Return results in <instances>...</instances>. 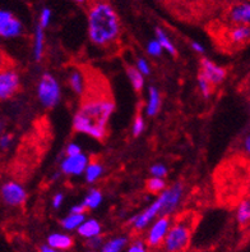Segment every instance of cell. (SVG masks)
<instances>
[{
	"instance_id": "obj_38",
	"label": "cell",
	"mask_w": 250,
	"mask_h": 252,
	"mask_svg": "<svg viewBox=\"0 0 250 252\" xmlns=\"http://www.w3.org/2000/svg\"><path fill=\"white\" fill-rule=\"evenodd\" d=\"M64 201V195L63 193H56V195L53 197V208L59 209L61 206Z\"/></svg>"
},
{
	"instance_id": "obj_37",
	"label": "cell",
	"mask_w": 250,
	"mask_h": 252,
	"mask_svg": "<svg viewBox=\"0 0 250 252\" xmlns=\"http://www.w3.org/2000/svg\"><path fill=\"white\" fill-rule=\"evenodd\" d=\"M12 144V136L9 134H3V136H0V147L1 149H8Z\"/></svg>"
},
{
	"instance_id": "obj_5",
	"label": "cell",
	"mask_w": 250,
	"mask_h": 252,
	"mask_svg": "<svg viewBox=\"0 0 250 252\" xmlns=\"http://www.w3.org/2000/svg\"><path fill=\"white\" fill-rule=\"evenodd\" d=\"M184 195L183 183L176 182L171 185L170 187H166L165 191L160 193L159 198L161 209H160V217H170L180 205Z\"/></svg>"
},
{
	"instance_id": "obj_14",
	"label": "cell",
	"mask_w": 250,
	"mask_h": 252,
	"mask_svg": "<svg viewBox=\"0 0 250 252\" xmlns=\"http://www.w3.org/2000/svg\"><path fill=\"white\" fill-rule=\"evenodd\" d=\"M23 31V26L21 21L12 17L6 22L0 26V37L3 38H14L18 37Z\"/></svg>"
},
{
	"instance_id": "obj_7",
	"label": "cell",
	"mask_w": 250,
	"mask_h": 252,
	"mask_svg": "<svg viewBox=\"0 0 250 252\" xmlns=\"http://www.w3.org/2000/svg\"><path fill=\"white\" fill-rule=\"evenodd\" d=\"M170 217H157V220L153 221L146 237V242L149 247H159L165 240L166 234L171 227Z\"/></svg>"
},
{
	"instance_id": "obj_32",
	"label": "cell",
	"mask_w": 250,
	"mask_h": 252,
	"mask_svg": "<svg viewBox=\"0 0 250 252\" xmlns=\"http://www.w3.org/2000/svg\"><path fill=\"white\" fill-rule=\"evenodd\" d=\"M162 51L164 50H162L161 45L159 44V41L156 38L155 40H151L148 45H147V53L149 55H152V57H161Z\"/></svg>"
},
{
	"instance_id": "obj_17",
	"label": "cell",
	"mask_w": 250,
	"mask_h": 252,
	"mask_svg": "<svg viewBox=\"0 0 250 252\" xmlns=\"http://www.w3.org/2000/svg\"><path fill=\"white\" fill-rule=\"evenodd\" d=\"M227 36L230 42H232V44H245L250 37L249 26H235V27L230 30Z\"/></svg>"
},
{
	"instance_id": "obj_20",
	"label": "cell",
	"mask_w": 250,
	"mask_h": 252,
	"mask_svg": "<svg viewBox=\"0 0 250 252\" xmlns=\"http://www.w3.org/2000/svg\"><path fill=\"white\" fill-rule=\"evenodd\" d=\"M127 237H115V238H111L108 242H105L101 249H100V252H121L124 247L127 246Z\"/></svg>"
},
{
	"instance_id": "obj_40",
	"label": "cell",
	"mask_w": 250,
	"mask_h": 252,
	"mask_svg": "<svg viewBox=\"0 0 250 252\" xmlns=\"http://www.w3.org/2000/svg\"><path fill=\"white\" fill-rule=\"evenodd\" d=\"M84 211H85V208L82 204H80V205H76V206H73V208L70 209V214H84Z\"/></svg>"
},
{
	"instance_id": "obj_11",
	"label": "cell",
	"mask_w": 250,
	"mask_h": 252,
	"mask_svg": "<svg viewBox=\"0 0 250 252\" xmlns=\"http://www.w3.org/2000/svg\"><path fill=\"white\" fill-rule=\"evenodd\" d=\"M160 209H161V205H160L159 198L156 200L155 202L149 205L148 208L144 211H142L140 214L136 215L134 218H132V225L136 230H143L144 228H147L149 224L155 220L156 218L160 217Z\"/></svg>"
},
{
	"instance_id": "obj_27",
	"label": "cell",
	"mask_w": 250,
	"mask_h": 252,
	"mask_svg": "<svg viewBox=\"0 0 250 252\" xmlns=\"http://www.w3.org/2000/svg\"><path fill=\"white\" fill-rule=\"evenodd\" d=\"M147 189L152 193H161L166 189V182L162 178H151L147 181Z\"/></svg>"
},
{
	"instance_id": "obj_13",
	"label": "cell",
	"mask_w": 250,
	"mask_h": 252,
	"mask_svg": "<svg viewBox=\"0 0 250 252\" xmlns=\"http://www.w3.org/2000/svg\"><path fill=\"white\" fill-rule=\"evenodd\" d=\"M77 232L81 237H83L85 240H89V238H93V237L101 236L102 227L100 221H97L96 219H85L78 227Z\"/></svg>"
},
{
	"instance_id": "obj_16",
	"label": "cell",
	"mask_w": 250,
	"mask_h": 252,
	"mask_svg": "<svg viewBox=\"0 0 250 252\" xmlns=\"http://www.w3.org/2000/svg\"><path fill=\"white\" fill-rule=\"evenodd\" d=\"M161 106V95L157 87L151 86L148 89V102H147L146 113L148 117H153L159 113Z\"/></svg>"
},
{
	"instance_id": "obj_30",
	"label": "cell",
	"mask_w": 250,
	"mask_h": 252,
	"mask_svg": "<svg viewBox=\"0 0 250 252\" xmlns=\"http://www.w3.org/2000/svg\"><path fill=\"white\" fill-rule=\"evenodd\" d=\"M144 127H146V125H144L143 117L142 115H137V118L133 122V128H132V133H133L134 137L140 136L143 133V131H144Z\"/></svg>"
},
{
	"instance_id": "obj_47",
	"label": "cell",
	"mask_w": 250,
	"mask_h": 252,
	"mask_svg": "<svg viewBox=\"0 0 250 252\" xmlns=\"http://www.w3.org/2000/svg\"><path fill=\"white\" fill-rule=\"evenodd\" d=\"M87 252H96V251H87Z\"/></svg>"
},
{
	"instance_id": "obj_3",
	"label": "cell",
	"mask_w": 250,
	"mask_h": 252,
	"mask_svg": "<svg viewBox=\"0 0 250 252\" xmlns=\"http://www.w3.org/2000/svg\"><path fill=\"white\" fill-rule=\"evenodd\" d=\"M192 238V224L189 219H181L171 224L170 229L162 242L165 252H184L188 249Z\"/></svg>"
},
{
	"instance_id": "obj_22",
	"label": "cell",
	"mask_w": 250,
	"mask_h": 252,
	"mask_svg": "<svg viewBox=\"0 0 250 252\" xmlns=\"http://www.w3.org/2000/svg\"><path fill=\"white\" fill-rule=\"evenodd\" d=\"M102 202V193L101 191H98V189H91V191L87 193V196H85V198L83 200L82 205L85 208V210L87 209H89V210H93V209H97L100 205H101Z\"/></svg>"
},
{
	"instance_id": "obj_6",
	"label": "cell",
	"mask_w": 250,
	"mask_h": 252,
	"mask_svg": "<svg viewBox=\"0 0 250 252\" xmlns=\"http://www.w3.org/2000/svg\"><path fill=\"white\" fill-rule=\"evenodd\" d=\"M21 86V78L16 69L5 67L0 70V100H8L16 95Z\"/></svg>"
},
{
	"instance_id": "obj_15",
	"label": "cell",
	"mask_w": 250,
	"mask_h": 252,
	"mask_svg": "<svg viewBox=\"0 0 250 252\" xmlns=\"http://www.w3.org/2000/svg\"><path fill=\"white\" fill-rule=\"evenodd\" d=\"M48 246L57 251L69 250L73 246V238L65 233H53L48 237Z\"/></svg>"
},
{
	"instance_id": "obj_21",
	"label": "cell",
	"mask_w": 250,
	"mask_h": 252,
	"mask_svg": "<svg viewBox=\"0 0 250 252\" xmlns=\"http://www.w3.org/2000/svg\"><path fill=\"white\" fill-rule=\"evenodd\" d=\"M156 40L159 41V44L161 45L162 50H166L170 55L175 57L176 55V48H175V45L172 44V41L170 40V37L167 36L165 31L160 27L156 29Z\"/></svg>"
},
{
	"instance_id": "obj_10",
	"label": "cell",
	"mask_w": 250,
	"mask_h": 252,
	"mask_svg": "<svg viewBox=\"0 0 250 252\" xmlns=\"http://www.w3.org/2000/svg\"><path fill=\"white\" fill-rule=\"evenodd\" d=\"M200 74H202L207 81H208L212 86L215 85H220L225 81L226 78V69L225 68L220 67L212 61H209L207 58H203L200 62Z\"/></svg>"
},
{
	"instance_id": "obj_45",
	"label": "cell",
	"mask_w": 250,
	"mask_h": 252,
	"mask_svg": "<svg viewBox=\"0 0 250 252\" xmlns=\"http://www.w3.org/2000/svg\"><path fill=\"white\" fill-rule=\"evenodd\" d=\"M74 1H78V3H83L84 0H74Z\"/></svg>"
},
{
	"instance_id": "obj_39",
	"label": "cell",
	"mask_w": 250,
	"mask_h": 252,
	"mask_svg": "<svg viewBox=\"0 0 250 252\" xmlns=\"http://www.w3.org/2000/svg\"><path fill=\"white\" fill-rule=\"evenodd\" d=\"M13 17V14L10 12H8V10H3L0 9V26L3 25L4 22H6L8 19H10Z\"/></svg>"
},
{
	"instance_id": "obj_43",
	"label": "cell",
	"mask_w": 250,
	"mask_h": 252,
	"mask_svg": "<svg viewBox=\"0 0 250 252\" xmlns=\"http://www.w3.org/2000/svg\"><path fill=\"white\" fill-rule=\"evenodd\" d=\"M244 149H245V151L249 154V151H250V137H249V136H248V137L245 138V141H244Z\"/></svg>"
},
{
	"instance_id": "obj_18",
	"label": "cell",
	"mask_w": 250,
	"mask_h": 252,
	"mask_svg": "<svg viewBox=\"0 0 250 252\" xmlns=\"http://www.w3.org/2000/svg\"><path fill=\"white\" fill-rule=\"evenodd\" d=\"M69 86L72 87L77 95H83L85 91V78L84 73L80 69H73L69 73Z\"/></svg>"
},
{
	"instance_id": "obj_23",
	"label": "cell",
	"mask_w": 250,
	"mask_h": 252,
	"mask_svg": "<svg viewBox=\"0 0 250 252\" xmlns=\"http://www.w3.org/2000/svg\"><path fill=\"white\" fill-rule=\"evenodd\" d=\"M84 173L87 183H95L96 181L102 176V173H104V166L100 163H97V161H92V163H88Z\"/></svg>"
},
{
	"instance_id": "obj_8",
	"label": "cell",
	"mask_w": 250,
	"mask_h": 252,
	"mask_svg": "<svg viewBox=\"0 0 250 252\" xmlns=\"http://www.w3.org/2000/svg\"><path fill=\"white\" fill-rule=\"evenodd\" d=\"M0 193H1L3 201L9 206H19L27 198V192H26L25 187L21 183L14 182V181L4 183L1 186Z\"/></svg>"
},
{
	"instance_id": "obj_34",
	"label": "cell",
	"mask_w": 250,
	"mask_h": 252,
	"mask_svg": "<svg viewBox=\"0 0 250 252\" xmlns=\"http://www.w3.org/2000/svg\"><path fill=\"white\" fill-rule=\"evenodd\" d=\"M127 252H148L147 250L146 243L143 241H134L129 247H128Z\"/></svg>"
},
{
	"instance_id": "obj_36",
	"label": "cell",
	"mask_w": 250,
	"mask_h": 252,
	"mask_svg": "<svg viewBox=\"0 0 250 252\" xmlns=\"http://www.w3.org/2000/svg\"><path fill=\"white\" fill-rule=\"evenodd\" d=\"M81 153H82V150H81L80 145L74 144V142H72V144L68 145L67 157H72V155H77V154H81Z\"/></svg>"
},
{
	"instance_id": "obj_12",
	"label": "cell",
	"mask_w": 250,
	"mask_h": 252,
	"mask_svg": "<svg viewBox=\"0 0 250 252\" xmlns=\"http://www.w3.org/2000/svg\"><path fill=\"white\" fill-rule=\"evenodd\" d=\"M230 21L236 26H248L250 22V4L240 3L234 5L228 13Z\"/></svg>"
},
{
	"instance_id": "obj_44",
	"label": "cell",
	"mask_w": 250,
	"mask_h": 252,
	"mask_svg": "<svg viewBox=\"0 0 250 252\" xmlns=\"http://www.w3.org/2000/svg\"><path fill=\"white\" fill-rule=\"evenodd\" d=\"M3 68H5V61H4L3 53H1V50H0V70L3 69Z\"/></svg>"
},
{
	"instance_id": "obj_31",
	"label": "cell",
	"mask_w": 250,
	"mask_h": 252,
	"mask_svg": "<svg viewBox=\"0 0 250 252\" xmlns=\"http://www.w3.org/2000/svg\"><path fill=\"white\" fill-rule=\"evenodd\" d=\"M134 67L137 68V70H138L142 76H149V74H151V67H149V63L144 59V58H138Z\"/></svg>"
},
{
	"instance_id": "obj_35",
	"label": "cell",
	"mask_w": 250,
	"mask_h": 252,
	"mask_svg": "<svg viewBox=\"0 0 250 252\" xmlns=\"http://www.w3.org/2000/svg\"><path fill=\"white\" fill-rule=\"evenodd\" d=\"M102 245H104V240H102L101 236L93 237V238H89V240H87V246H88L91 250L101 249Z\"/></svg>"
},
{
	"instance_id": "obj_42",
	"label": "cell",
	"mask_w": 250,
	"mask_h": 252,
	"mask_svg": "<svg viewBox=\"0 0 250 252\" xmlns=\"http://www.w3.org/2000/svg\"><path fill=\"white\" fill-rule=\"evenodd\" d=\"M40 252H60V251L51 249V247H49L48 245H45V246H42L41 249H40Z\"/></svg>"
},
{
	"instance_id": "obj_46",
	"label": "cell",
	"mask_w": 250,
	"mask_h": 252,
	"mask_svg": "<svg viewBox=\"0 0 250 252\" xmlns=\"http://www.w3.org/2000/svg\"><path fill=\"white\" fill-rule=\"evenodd\" d=\"M0 132H1V125H0Z\"/></svg>"
},
{
	"instance_id": "obj_28",
	"label": "cell",
	"mask_w": 250,
	"mask_h": 252,
	"mask_svg": "<svg viewBox=\"0 0 250 252\" xmlns=\"http://www.w3.org/2000/svg\"><path fill=\"white\" fill-rule=\"evenodd\" d=\"M198 86H199V91L202 93V95L204 96L206 99L211 96L213 86L200 73H199V76H198Z\"/></svg>"
},
{
	"instance_id": "obj_26",
	"label": "cell",
	"mask_w": 250,
	"mask_h": 252,
	"mask_svg": "<svg viewBox=\"0 0 250 252\" xmlns=\"http://www.w3.org/2000/svg\"><path fill=\"white\" fill-rule=\"evenodd\" d=\"M236 219L240 225H247L250 219V202L249 200H243L239 204L238 211H236Z\"/></svg>"
},
{
	"instance_id": "obj_1",
	"label": "cell",
	"mask_w": 250,
	"mask_h": 252,
	"mask_svg": "<svg viewBox=\"0 0 250 252\" xmlns=\"http://www.w3.org/2000/svg\"><path fill=\"white\" fill-rule=\"evenodd\" d=\"M115 110V102L105 96H87L73 119L74 131L88 134L96 140H104L108 125Z\"/></svg>"
},
{
	"instance_id": "obj_29",
	"label": "cell",
	"mask_w": 250,
	"mask_h": 252,
	"mask_svg": "<svg viewBox=\"0 0 250 252\" xmlns=\"http://www.w3.org/2000/svg\"><path fill=\"white\" fill-rule=\"evenodd\" d=\"M151 174H152L153 178H164V177L167 176V166L165 164H161V163H157V164H153L151 166V169H149Z\"/></svg>"
},
{
	"instance_id": "obj_24",
	"label": "cell",
	"mask_w": 250,
	"mask_h": 252,
	"mask_svg": "<svg viewBox=\"0 0 250 252\" xmlns=\"http://www.w3.org/2000/svg\"><path fill=\"white\" fill-rule=\"evenodd\" d=\"M127 74L129 81L132 82V86L136 91H142L143 86H144V77L137 70V68L134 65H128L127 67Z\"/></svg>"
},
{
	"instance_id": "obj_25",
	"label": "cell",
	"mask_w": 250,
	"mask_h": 252,
	"mask_svg": "<svg viewBox=\"0 0 250 252\" xmlns=\"http://www.w3.org/2000/svg\"><path fill=\"white\" fill-rule=\"evenodd\" d=\"M85 220L84 214H69L61 220V227L65 230H74L78 229L81 224Z\"/></svg>"
},
{
	"instance_id": "obj_19",
	"label": "cell",
	"mask_w": 250,
	"mask_h": 252,
	"mask_svg": "<svg viewBox=\"0 0 250 252\" xmlns=\"http://www.w3.org/2000/svg\"><path fill=\"white\" fill-rule=\"evenodd\" d=\"M45 49V30L37 26L35 30V38H33V57L36 62H40L44 57Z\"/></svg>"
},
{
	"instance_id": "obj_2",
	"label": "cell",
	"mask_w": 250,
	"mask_h": 252,
	"mask_svg": "<svg viewBox=\"0 0 250 252\" xmlns=\"http://www.w3.org/2000/svg\"><path fill=\"white\" fill-rule=\"evenodd\" d=\"M120 35V21L115 9L109 3L98 1L88 12L89 40L97 46H108Z\"/></svg>"
},
{
	"instance_id": "obj_9",
	"label": "cell",
	"mask_w": 250,
	"mask_h": 252,
	"mask_svg": "<svg viewBox=\"0 0 250 252\" xmlns=\"http://www.w3.org/2000/svg\"><path fill=\"white\" fill-rule=\"evenodd\" d=\"M88 165V157L81 153L72 157H67L61 161V172L68 176H81Z\"/></svg>"
},
{
	"instance_id": "obj_41",
	"label": "cell",
	"mask_w": 250,
	"mask_h": 252,
	"mask_svg": "<svg viewBox=\"0 0 250 252\" xmlns=\"http://www.w3.org/2000/svg\"><path fill=\"white\" fill-rule=\"evenodd\" d=\"M192 48H193L194 51L199 53V54H203V53H204V48H203V45L199 44V42H196V41L192 42Z\"/></svg>"
},
{
	"instance_id": "obj_4",
	"label": "cell",
	"mask_w": 250,
	"mask_h": 252,
	"mask_svg": "<svg viewBox=\"0 0 250 252\" xmlns=\"http://www.w3.org/2000/svg\"><path fill=\"white\" fill-rule=\"evenodd\" d=\"M37 96L40 102L48 109L54 108L57 105V102L60 101V85L53 74H42L37 85Z\"/></svg>"
},
{
	"instance_id": "obj_33",
	"label": "cell",
	"mask_w": 250,
	"mask_h": 252,
	"mask_svg": "<svg viewBox=\"0 0 250 252\" xmlns=\"http://www.w3.org/2000/svg\"><path fill=\"white\" fill-rule=\"evenodd\" d=\"M50 19H51V10L49 8H44L41 10V14H40V23L38 26L41 27V29H46L50 23Z\"/></svg>"
}]
</instances>
